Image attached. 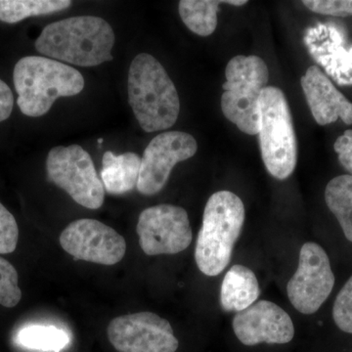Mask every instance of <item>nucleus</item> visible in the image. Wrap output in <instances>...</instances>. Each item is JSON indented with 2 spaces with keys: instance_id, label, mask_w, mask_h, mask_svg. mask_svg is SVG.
<instances>
[{
  "instance_id": "1",
  "label": "nucleus",
  "mask_w": 352,
  "mask_h": 352,
  "mask_svg": "<svg viewBox=\"0 0 352 352\" xmlns=\"http://www.w3.org/2000/svg\"><path fill=\"white\" fill-rule=\"evenodd\" d=\"M112 27L94 16H80L46 25L36 41L41 54L80 67L98 66L113 59Z\"/></svg>"
},
{
  "instance_id": "2",
  "label": "nucleus",
  "mask_w": 352,
  "mask_h": 352,
  "mask_svg": "<svg viewBox=\"0 0 352 352\" xmlns=\"http://www.w3.org/2000/svg\"><path fill=\"white\" fill-rule=\"evenodd\" d=\"M127 89L129 105L143 131H160L175 126L179 116V96L175 83L156 58L147 53L134 58Z\"/></svg>"
},
{
  "instance_id": "3",
  "label": "nucleus",
  "mask_w": 352,
  "mask_h": 352,
  "mask_svg": "<svg viewBox=\"0 0 352 352\" xmlns=\"http://www.w3.org/2000/svg\"><path fill=\"white\" fill-rule=\"evenodd\" d=\"M13 80L21 112L32 118L45 115L58 98L75 96L85 87L78 69L47 57L22 58L14 68Z\"/></svg>"
},
{
  "instance_id": "4",
  "label": "nucleus",
  "mask_w": 352,
  "mask_h": 352,
  "mask_svg": "<svg viewBox=\"0 0 352 352\" xmlns=\"http://www.w3.org/2000/svg\"><path fill=\"white\" fill-rule=\"evenodd\" d=\"M244 222V204L236 194L219 191L210 197L195 248L196 263L201 273L214 277L226 270Z\"/></svg>"
},
{
  "instance_id": "5",
  "label": "nucleus",
  "mask_w": 352,
  "mask_h": 352,
  "mask_svg": "<svg viewBox=\"0 0 352 352\" xmlns=\"http://www.w3.org/2000/svg\"><path fill=\"white\" fill-rule=\"evenodd\" d=\"M258 134L266 170L276 179L289 178L298 161V142L288 101L280 88L266 87L261 92Z\"/></svg>"
},
{
  "instance_id": "6",
  "label": "nucleus",
  "mask_w": 352,
  "mask_h": 352,
  "mask_svg": "<svg viewBox=\"0 0 352 352\" xmlns=\"http://www.w3.org/2000/svg\"><path fill=\"white\" fill-rule=\"evenodd\" d=\"M221 110L226 119L249 135L258 133L261 92L270 78L267 65L261 57L236 56L227 64Z\"/></svg>"
},
{
  "instance_id": "7",
  "label": "nucleus",
  "mask_w": 352,
  "mask_h": 352,
  "mask_svg": "<svg viewBox=\"0 0 352 352\" xmlns=\"http://www.w3.org/2000/svg\"><path fill=\"white\" fill-rule=\"evenodd\" d=\"M48 182L63 189L76 203L97 210L105 199L103 183L91 157L80 145L57 146L46 159Z\"/></svg>"
},
{
  "instance_id": "8",
  "label": "nucleus",
  "mask_w": 352,
  "mask_h": 352,
  "mask_svg": "<svg viewBox=\"0 0 352 352\" xmlns=\"http://www.w3.org/2000/svg\"><path fill=\"white\" fill-rule=\"evenodd\" d=\"M335 275L323 248L308 242L300 252L298 270L287 285L293 307L302 314H314L332 293Z\"/></svg>"
},
{
  "instance_id": "9",
  "label": "nucleus",
  "mask_w": 352,
  "mask_h": 352,
  "mask_svg": "<svg viewBox=\"0 0 352 352\" xmlns=\"http://www.w3.org/2000/svg\"><path fill=\"white\" fill-rule=\"evenodd\" d=\"M136 230L141 249L148 256L179 254L193 240L186 210L168 204L143 210Z\"/></svg>"
},
{
  "instance_id": "10",
  "label": "nucleus",
  "mask_w": 352,
  "mask_h": 352,
  "mask_svg": "<svg viewBox=\"0 0 352 352\" xmlns=\"http://www.w3.org/2000/svg\"><path fill=\"white\" fill-rule=\"evenodd\" d=\"M108 338L119 352H176L179 346L170 322L148 311L113 319Z\"/></svg>"
},
{
  "instance_id": "11",
  "label": "nucleus",
  "mask_w": 352,
  "mask_h": 352,
  "mask_svg": "<svg viewBox=\"0 0 352 352\" xmlns=\"http://www.w3.org/2000/svg\"><path fill=\"white\" fill-rule=\"evenodd\" d=\"M198 150L196 139L182 131H166L152 139L141 159L138 190L145 196L166 186L175 164L186 161Z\"/></svg>"
},
{
  "instance_id": "12",
  "label": "nucleus",
  "mask_w": 352,
  "mask_h": 352,
  "mask_svg": "<svg viewBox=\"0 0 352 352\" xmlns=\"http://www.w3.org/2000/svg\"><path fill=\"white\" fill-rule=\"evenodd\" d=\"M64 251L76 261L113 265L124 258L126 240L98 220L82 219L69 223L60 236Z\"/></svg>"
},
{
  "instance_id": "13",
  "label": "nucleus",
  "mask_w": 352,
  "mask_h": 352,
  "mask_svg": "<svg viewBox=\"0 0 352 352\" xmlns=\"http://www.w3.org/2000/svg\"><path fill=\"white\" fill-rule=\"evenodd\" d=\"M233 331L245 346L259 344H288L295 336V326L289 315L274 302H254L234 317Z\"/></svg>"
},
{
  "instance_id": "14",
  "label": "nucleus",
  "mask_w": 352,
  "mask_h": 352,
  "mask_svg": "<svg viewBox=\"0 0 352 352\" xmlns=\"http://www.w3.org/2000/svg\"><path fill=\"white\" fill-rule=\"evenodd\" d=\"M303 94L314 120L327 126L340 119L352 124V103L317 66H310L300 80Z\"/></svg>"
},
{
  "instance_id": "15",
  "label": "nucleus",
  "mask_w": 352,
  "mask_h": 352,
  "mask_svg": "<svg viewBox=\"0 0 352 352\" xmlns=\"http://www.w3.org/2000/svg\"><path fill=\"white\" fill-rule=\"evenodd\" d=\"M261 289L256 274L241 264L227 271L220 289V305L226 311L240 312L258 300Z\"/></svg>"
},
{
  "instance_id": "16",
  "label": "nucleus",
  "mask_w": 352,
  "mask_h": 352,
  "mask_svg": "<svg viewBox=\"0 0 352 352\" xmlns=\"http://www.w3.org/2000/svg\"><path fill=\"white\" fill-rule=\"evenodd\" d=\"M141 159L135 153L115 155L108 151L102 159L101 180L112 195H122L138 186Z\"/></svg>"
},
{
  "instance_id": "17",
  "label": "nucleus",
  "mask_w": 352,
  "mask_h": 352,
  "mask_svg": "<svg viewBox=\"0 0 352 352\" xmlns=\"http://www.w3.org/2000/svg\"><path fill=\"white\" fill-rule=\"evenodd\" d=\"M325 201L346 239L352 242V175L333 178L326 186Z\"/></svg>"
},
{
  "instance_id": "18",
  "label": "nucleus",
  "mask_w": 352,
  "mask_h": 352,
  "mask_svg": "<svg viewBox=\"0 0 352 352\" xmlns=\"http://www.w3.org/2000/svg\"><path fill=\"white\" fill-rule=\"evenodd\" d=\"M15 342L32 351L59 352L68 346L69 337L64 330L55 326L32 324L18 331Z\"/></svg>"
},
{
  "instance_id": "19",
  "label": "nucleus",
  "mask_w": 352,
  "mask_h": 352,
  "mask_svg": "<svg viewBox=\"0 0 352 352\" xmlns=\"http://www.w3.org/2000/svg\"><path fill=\"white\" fill-rule=\"evenodd\" d=\"M222 1L182 0L178 6L183 23L194 34L208 36L217 27V12Z\"/></svg>"
},
{
  "instance_id": "20",
  "label": "nucleus",
  "mask_w": 352,
  "mask_h": 352,
  "mask_svg": "<svg viewBox=\"0 0 352 352\" xmlns=\"http://www.w3.org/2000/svg\"><path fill=\"white\" fill-rule=\"evenodd\" d=\"M71 6L69 0H0V21L15 24L32 16L60 12Z\"/></svg>"
},
{
  "instance_id": "21",
  "label": "nucleus",
  "mask_w": 352,
  "mask_h": 352,
  "mask_svg": "<svg viewBox=\"0 0 352 352\" xmlns=\"http://www.w3.org/2000/svg\"><path fill=\"white\" fill-rule=\"evenodd\" d=\"M18 273L15 267L0 256V305L14 307L22 298V291L18 285Z\"/></svg>"
},
{
  "instance_id": "22",
  "label": "nucleus",
  "mask_w": 352,
  "mask_h": 352,
  "mask_svg": "<svg viewBox=\"0 0 352 352\" xmlns=\"http://www.w3.org/2000/svg\"><path fill=\"white\" fill-rule=\"evenodd\" d=\"M336 325L342 331L352 333V276L340 289L333 307Z\"/></svg>"
},
{
  "instance_id": "23",
  "label": "nucleus",
  "mask_w": 352,
  "mask_h": 352,
  "mask_svg": "<svg viewBox=\"0 0 352 352\" xmlns=\"http://www.w3.org/2000/svg\"><path fill=\"white\" fill-rule=\"evenodd\" d=\"M19 228L13 214L0 203V254H11L17 247Z\"/></svg>"
},
{
  "instance_id": "24",
  "label": "nucleus",
  "mask_w": 352,
  "mask_h": 352,
  "mask_svg": "<svg viewBox=\"0 0 352 352\" xmlns=\"http://www.w3.org/2000/svg\"><path fill=\"white\" fill-rule=\"evenodd\" d=\"M305 7L315 13L333 17H351L352 0H305Z\"/></svg>"
},
{
  "instance_id": "25",
  "label": "nucleus",
  "mask_w": 352,
  "mask_h": 352,
  "mask_svg": "<svg viewBox=\"0 0 352 352\" xmlns=\"http://www.w3.org/2000/svg\"><path fill=\"white\" fill-rule=\"evenodd\" d=\"M340 164L352 175V131L347 129L333 144Z\"/></svg>"
},
{
  "instance_id": "26",
  "label": "nucleus",
  "mask_w": 352,
  "mask_h": 352,
  "mask_svg": "<svg viewBox=\"0 0 352 352\" xmlns=\"http://www.w3.org/2000/svg\"><path fill=\"white\" fill-rule=\"evenodd\" d=\"M14 97L10 87L0 80V122L10 117L13 111Z\"/></svg>"
},
{
  "instance_id": "27",
  "label": "nucleus",
  "mask_w": 352,
  "mask_h": 352,
  "mask_svg": "<svg viewBox=\"0 0 352 352\" xmlns=\"http://www.w3.org/2000/svg\"><path fill=\"white\" fill-rule=\"evenodd\" d=\"M222 3L230 4L234 6H243L248 3L247 0H228V1H222Z\"/></svg>"
},
{
  "instance_id": "28",
  "label": "nucleus",
  "mask_w": 352,
  "mask_h": 352,
  "mask_svg": "<svg viewBox=\"0 0 352 352\" xmlns=\"http://www.w3.org/2000/svg\"><path fill=\"white\" fill-rule=\"evenodd\" d=\"M102 142H103V139H99V140H98L99 144H101Z\"/></svg>"
}]
</instances>
